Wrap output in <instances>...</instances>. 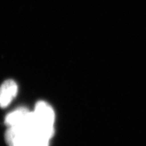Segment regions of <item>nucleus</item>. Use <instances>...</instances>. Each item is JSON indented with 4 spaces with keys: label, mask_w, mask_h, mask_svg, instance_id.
Listing matches in <instances>:
<instances>
[{
    "label": "nucleus",
    "mask_w": 146,
    "mask_h": 146,
    "mask_svg": "<svg viewBox=\"0 0 146 146\" xmlns=\"http://www.w3.org/2000/svg\"><path fill=\"white\" fill-rule=\"evenodd\" d=\"M33 114L36 120L35 129L54 134L55 114L52 108L46 102H39L35 106Z\"/></svg>",
    "instance_id": "1"
},
{
    "label": "nucleus",
    "mask_w": 146,
    "mask_h": 146,
    "mask_svg": "<svg viewBox=\"0 0 146 146\" xmlns=\"http://www.w3.org/2000/svg\"><path fill=\"white\" fill-rule=\"evenodd\" d=\"M9 146H36L33 133L21 127H10L5 134Z\"/></svg>",
    "instance_id": "2"
},
{
    "label": "nucleus",
    "mask_w": 146,
    "mask_h": 146,
    "mask_svg": "<svg viewBox=\"0 0 146 146\" xmlns=\"http://www.w3.org/2000/svg\"><path fill=\"white\" fill-rule=\"evenodd\" d=\"M18 85L13 80H7L0 86V107L5 108L16 96Z\"/></svg>",
    "instance_id": "3"
},
{
    "label": "nucleus",
    "mask_w": 146,
    "mask_h": 146,
    "mask_svg": "<svg viewBox=\"0 0 146 146\" xmlns=\"http://www.w3.org/2000/svg\"><path fill=\"white\" fill-rule=\"evenodd\" d=\"M29 111L25 108H19L10 113L5 118V123L9 127H21L28 116Z\"/></svg>",
    "instance_id": "4"
}]
</instances>
